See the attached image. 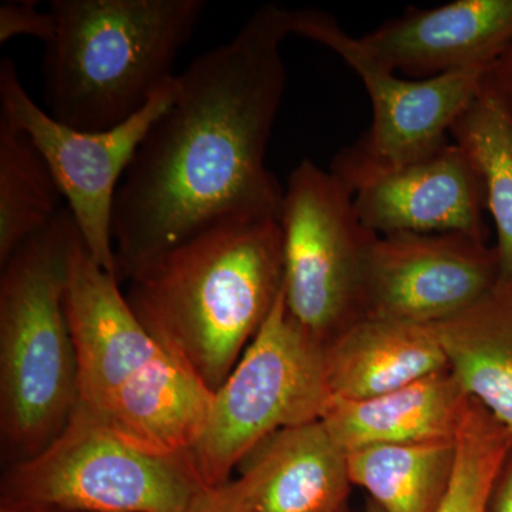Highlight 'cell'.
<instances>
[{"instance_id":"cell-6","label":"cell","mask_w":512,"mask_h":512,"mask_svg":"<svg viewBox=\"0 0 512 512\" xmlns=\"http://www.w3.org/2000/svg\"><path fill=\"white\" fill-rule=\"evenodd\" d=\"M330 400L325 346L292 318L282 286L264 325L212 397L191 450L202 484H227L252 448L276 431L322 420Z\"/></svg>"},{"instance_id":"cell-12","label":"cell","mask_w":512,"mask_h":512,"mask_svg":"<svg viewBox=\"0 0 512 512\" xmlns=\"http://www.w3.org/2000/svg\"><path fill=\"white\" fill-rule=\"evenodd\" d=\"M353 201L377 235L456 232L483 241V183L454 141L357 185Z\"/></svg>"},{"instance_id":"cell-26","label":"cell","mask_w":512,"mask_h":512,"mask_svg":"<svg viewBox=\"0 0 512 512\" xmlns=\"http://www.w3.org/2000/svg\"><path fill=\"white\" fill-rule=\"evenodd\" d=\"M365 512H384V511L382 510V508L379 507V505H377L375 503V501L369 500V501H367Z\"/></svg>"},{"instance_id":"cell-24","label":"cell","mask_w":512,"mask_h":512,"mask_svg":"<svg viewBox=\"0 0 512 512\" xmlns=\"http://www.w3.org/2000/svg\"><path fill=\"white\" fill-rule=\"evenodd\" d=\"M488 512H512V450L495 483Z\"/></svg>"},{"instance_id":"cell-19","label":"cell","mask_w":512,"mask_h":512,"mask_svg":"<svg viewBox=\"0 0 512 512\" xmlns=\"http://www.w3.org/2000/svg\"><path fill=\"white\" fill-rule=\"evenodd\" d=\"M62 198L32 140L0 121V265L55 220Z\"/></svg>"},{"instance_id":"cell-15","label":"cell","mask_w":512,"mask_h":512,"mask_svg":"<svg viewBox=\"0 0 512 512\" xmlns=\"http://www.w3.org/2000/svg\"><path fill=\"white\" fill-rule=\"evenodd\" d=\"M470 397L450 369L365 400L332 397L322 421L346 454L456 439Z\"/></svg>"},{"instance_id":"cell-4","label":"cell","mask_w":512,"mask_h":512,"mask_svg":"<svg viewBox=\"0 0 512 512\" xmlns=\"http://www.w3.org/2000/svg\"><path fill=\"white\" fill-rule=\"evenodd\" d=\"M82 242L72 212L64 207L2 265L0 437L9 466L45 450L79 403L66 291Z\"/></svg>"},{"instance_id":"cell-25","label":"cell","mask_w":512,"mask_h":512,"mask_svg":"<svg viewBox=\"0 0 512 512\" xmlns=\"http://www.w3.org/2000/svg\"><path fill=\"white\" fill-rule=\"evenodd\" d=\"M0 512H50L42 510V508L32 507V505L10 503V501H2Z\"/></svg>"},{"instance_id":"cell-5","label":"cell","mask_w":512,"mask_h":512,"mask_svg":"<svg viewBox=\"0 0 512 512\" xmlns=\"http://www.w3.org/2000/svg\"><path fill=\"white\" fill-rule=\"evenodd\" d=\"M205 490L191 453L143 443L77 404L56 440L8 467L2 501L50 512H187Z\"/></svg>"},{"instance_id":"cell-13","label":"cell","mask_w":512,"mask_h":512,"mask_svg":"<svg viewBox=\"0 0 512 512\" xmlns=\"http://www.w3.org/2000/svg\"><path fill=\"white\" fill-rule=\"evenodd\" d=\"M359 42L394 72L426 79L488 67L512 43V0H457L410 9Z\"/></svg>"},{"instance_id":"cell-27","label":"cell","mask_w":512,"mask_h":512,"mask_svg":"<svg viewBox=\"0 0 512 512\" xmlns=\"http://www.w3.org/2000/svg\"><path fill=\"white\" fill-rule=\"evenodd\" d=\"M338 512H349L348 505H346V507L340 508Z\"/></svg>"},{"instance_id":"cell-11","label":"cell","mask_w":512,"mask_h":512,"mask_svg":"<svg viewBox=\"0 0 512 512\" xmlns=\"http://www.w3.org/2000/svg\"><path fill=\"white\" fill-rule=\"evenodd\" d=\"M66 313L79 370V406L100 413L140 379L165 350L144 329L120 291V281L87 252L74 254Z\"/></svg>"},{"instance_id":"cell-23","label":"cell","mask_w":512,"mask_h":512,"mask_svg":"<svg viewBox=\"0 0 512 512\" xmlns=\"http://www.w3.org/2000/svg\"><path fill=\"white\" fill-rule=\"evenodd\" d=\"M187 512H248L245 485L237 478L220 487L207 488Z\"/></svg>"},{"instance_id":"cell-10","label":"cell","mask_w":512,"mask_h":512,"mask_svg":"<svg viewBox=\"0 0 512 512\" xmlns=\"http://www.w3.org/2000/svg\"><path fill=\"white\" fill-rule=\"evenodd\" d=\"M495 249L468 235H377L367 256L365 319L433 325L466 311L500 281Z\"/></svg>"},{"instance_id":"cell-2","label":"cell","mask_w":512,"mask_h":512,"mask_svg":"<svg viewBox=\"0 0 512 512\" xmlns=\"http://www.w3.org/2000/svg\"><path fill=\"white\" fill-rule=\"evenodd\" d=\"M126 279L124 295L144 329L215 393L281 295V222H221L138 266Z\"/></svg>"},{"instance_id":"cell-17","label":"cell","mask_w":512,"mask_h":512,"mask_svg":"<svg viewBox=\"0 0 512 512\" xmlns=\"http://www.w3.org/2000/svg\"><path fill=\"white\" fill-rule=\"evenodd\" d=\"M433 328L464 392L512 434V278Z\"/></svg>"},{"instance_id":"cell-7","label":"cell","mask_w":512,"mask_h":512,"mask_svg":"<svg viewBox=\"0 0 512 512\" xmlns=\"http://www.w3.org/2000/svg\"><path fill=\"white\" fill-rule=\"evenodd\" d=\"M279 222L286 308L326 346L365 319L367 256L377 234L360 221L353 192L308 158L286 181Z\"/></svg>"},{"instance_id":"cell-16","label":"cell","mask_w":512,"mask_h":512,"mask_svg":"<svg viewBox=\"0 0 512 512\" xmlns=\"http://www.w3.org/2000/svg\"><path fill=\"white\" fill-rule=\"evenodd\" d=\"M332 397L365 400L448 369L433 325L362 319L325 346Z\"/></svg>"},{"instance_id":"cell-22","label":"cell","mask_w":512,"mask_h":512,"mask_svg":"<svg viewBox=\"0 0 512 512\" xmlns=\"http://www.w3.org/2000/svg\"><path fill=\"white\" fill-rule=\"evenodd\" d=\"M56 32V19L49 10L40 12L36 2H5L0 6V43L15 36H33L49 43Z\"/></svg>"},{"instance_id":"cell-18","label":"cell","mask_w":512,"mask_h":512,"mask_svg":"<svg viewBox=\"0 0 512 512\" xmlns=\"http://www.w3.org/2000/svg\"><path fill=\"white\" fill-rule=\"evenodd\" d=\"M456 466V439L363 448L348 454L350 481L384 512H439Z\"/></svg>"},{"instance_id":"cell-14","label":"cell","mask_w":512,"mask_h":512,"mask_svg":"<svg viewBox=\"0 0 512 512\" xmlns=\"http://www.w3.org/2000/svg\"><path fill=\"white\" fill-rule=\"evenodd\" d=\"M238 467L248 512H338L353 485L348 454L322 420L276 431Z\"/></svg>"},{"instance_id":"cell-9","label":"cell","mask_w":512,"mask_h":512,"mask_svg":"<svg viewBox=\"0 0 512 512\" xmlns=\"http://www.w3.org/2000/svg\"><path fill=\"white\" fill-rule=\"evenodd\" d=\"M177 76L131 119L106 131H80L40 109L20 82L15 63L0 62V121L23 131L42 154L94 261L117 276L113 212L128 165L151 126L171 106ZM119 279V276H117Z\"/></svg>"},{"instance_id":"cell-3","label":"cell","mask_w":512,"mask_h":512,"mask_svg":"<svg viewBox=\"0 0 512 512\" xmlns=\"http://www.w3.org/2000/svg\"><path fill=\"white\" fill-rule=\"evenodd\" d=\"M56 32L42 59L47 113L80 131H106L171 82L204 0H53Z\"/></svg>"},{"instance_id":"cell-21","label":"cell","mask_w":512,"mask_h":512,"mask_svg":"<svg viewBox=\"0 0 512 512\" xmlns=\"http://www.w3.org/2000/svg\"><path fill=\"white\" fill-rule=\"evenodd\" d=\"M512 450V434L476 400H468L456 436V466L439 512H488Z\"/></svg>"},{"instance_id":"cell-8","label":"cell","mask_w":512,"mask_h":512,"mask_svg":"<svg viewBox=\"0 0 512 512\" xmlns=\"http://www.w3.org/2000/svg\"><path fill=\"white\" fill-rule=\"evenodd\" d=\"M292 35L336 53L365 84L372 101V126L352 146L342 148L330 167L352 192L369 178L444 146L454 121L480 92L487 69L402 79L373 59L335 16L318 9L292 10Z\"/></svg>"},{"instance_id":"cell-1","label":"cell","mask_w":512,"mask_h":512,"mask_svg":"<svg viewBox=\"0 0 512 512\" xmlns=\"http://www.w3.org/2000/svg\"><path fill=\"white\" fill-rule=\"evenodd\" d=\"M292 10L268 3L237 35L177 74L171 106L128 165L113 212L117 276L205 229L281 218L284 188L266 148L284 99Z\"/></svg>"},{"instance_id":"cell-20","label":"cell","mask_w":512,"mask_h":512,"mask_svg":"<svg viewBox=\"0 0 512 512\" xmlns=\"http://www.w3.org/2000/svg\"><path fill=\"white\" fill-rule=\"evenodd\" d=\"M481 87V86H480ZM474 164L497 229L500 279L512 278V123L497 100L480 89L450 128Z\"/></svg>"}]
</instances>
